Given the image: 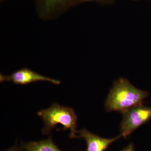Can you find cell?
<instances>
[{
  "label": "cell",
  "instance_id": "obj_1",
  "mask_svg": "<svg viewBox=\"0 0 151 151\" xmlns=\"http://www.w3.org/2000/svg\"><path fill=\"white\" fill-rule=\"evenodd\" d=\"M149 93L137 89L127 79L120 78L115 81L105 102L108 112L123 113L136 105L142 104Z\"/></svg>",
  "mask_w": 151,
  "mask_h": 151
},
{
  "label": "cell",
  "instance_id": "obj_2",
  "mask_svg": "<svg viewBox=\"0 0 151 151\" xmlns=\"http://www.w3.org/2000/svg\"><path fill=\"white\" fill-rule=\"evenodd\" d=\"M44 123V127L42 130L43 135H47L58 124L63 126L61 130H70V137L78 138L76 130L78 117L73 108L64 107L56 103H53L47 109L37 112Z\"/></svg>",
  "mask_w": 151,
  "mask_h": 151
},
{
  "label": "cell",
  "instance_id": "obj_3",
  "mask_svg": "<svg viewBox=\"0 0 151 151\" xmlns=\"http://www.w3.org/2000/svg\"><path fill=\"white\" fill-rule=\"evenodd\" d=\"M83 0H35L38 16L44 21L58 18Z\"/></svg>",
  "mask_w": 151,
  "mask_h": 151
},
{
  "label": "cell",
  "instance_id": "obj_4",
  "mask_svg": "<svg viewBox=\"0 0 151 151\" xmlns=\"http://www.w3.org/2000/svg\"><path fill=\"white\" fill-rule=\"evenodd\" d=\"M122 114L123 118L120 126V134L126 138L139 127L151 120V107L144 106L143 104L136 105Z\"/></svg>",
  "mask_w": 151,
  "mask_h": 151
},
{
  "label": "cell",
  "instance_id": "obj_5",
  "mask_svg": "<svg viewBox=\"0 0 151 151\" xmlns=\"http://www.w3.org/2000/svg\"><path fill=\"white\" fill-rule=\"evenodd\" d=\"M11 81L19 85H27L38 81H47L59 85L61 82L59 80L42 75L29 68H24L9 75L0 74V82Z\"/></svg>",
  "mask_w": 151,
  "mask_h": 151
},
{
  "label": "cell",
  "instance_id": "obj_6",
  "mask_svg": "<svg viewBox=\"0 0 151 151\" xmlns=\"http://www.w3.org/2000/svg\"><path fill=\"white\" fill-rule=\"evenodd\" d=\"M78 138H82L86 141L87 148L85 151H105L109 146L114 142L122 137L120 134L111 139H105L92 134L86 129L77 132Z\"/></svg>",
  "mask_w": 151,
  "mask_h": 151
},
{
  "label": "cell",
  "instance_id": "obj_7",
  "mask_svg": "<svg viewBox=\"0 0 151 151\" xmlns=\"http://www.w3.org/2000/svg\"><path fill=\"white\" fill-rule=\"evenodd\" d=\"M21 147L24 151H61L50 137L47 139L38 142H22Z\"/></svg>",
  "mask_w": 151,
  "mask_h": 151
},
{
  "label": "cell",
  "instance_id": "obj_8",
  "mask_svg": "<svg viewBox=\"0 0 151 151\" xmlns=\"http://www.w3.org/2000/svg\"><path fill=\"white\" fill-rule=\"evenodd\" d=\"M115 0H83V3L96 2L102 4H111Z\"/></svg>",
  "mask_w": 151,
  "mask_h": 151
},
{
  "label": "cell",
  "instance_id": "obj_9",
  "mask_svg": "<svg viewBox=\"0 0 151 151\" xmlns=\"http://www.w3.org/2000/svg\"><path fill=\"white\" fill-rule=\"evenodd\" d=\"M23 150H22V148L19 147L18 145L17 144H16L14 145L13 147H11V148L8 149V150H6L5 151H22Z\"/></svg>",
  "mask_w": 151,
  "mask_h": 151
},
{
  "label": "cell",
  "instance_id": "obj_10",
  "mask_svg": "<svg viewBox=\"0 0 151 151\" xmlns=\"http://www.w3.org/2000/svg\"><path fill=\"white\" fill-rule=\"evenodd\" d=\"M121 151H136L134 149V145L133 144H130L125 148L123 149Z\"/></svg>",
  "mask_w": 151,
  "mask_h": 151
},
{
  "label": "cell",
  "instance_id": "obj_11",
  "mask_svg": "<svg viewBox=\"0 0 151 151\" xmlns=\"http://www.w3.org/2000/svg\"><path fill=\"white\" fill-rule=\"evenodd\" d=\"M6 1V0H0V2H1V3H2Z\"/></svg>",
  "mask_w": 151,
  "mask_h": 151
},
{
  "label": "cell",
  "instance_id": "obj_12",
  "mask_svg": "<svg viewBox=\"0 0 151 151\" xmlns=\"http://www.w3.org/2000/svg\"><path fill=\"white\" fill-rule=\"evenodd\" d=\"M133 1H139V0H133Z\"/></svg>",
  "mask_w": 151,
  "mask_h": 151
}]
</instances>
